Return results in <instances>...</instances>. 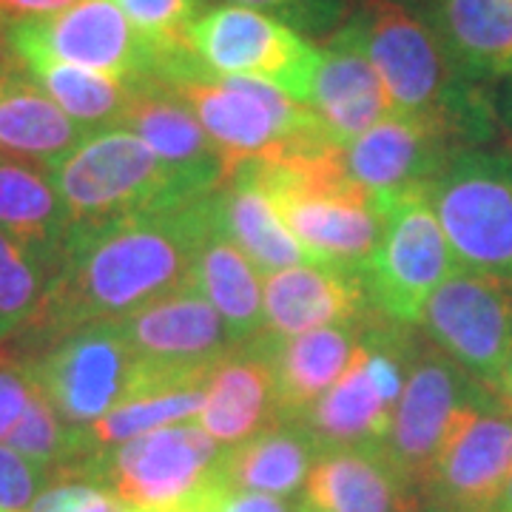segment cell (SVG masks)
<instances>
[{
	"instance_id": "33",
	"label": "cell",
	"mask_w": 512,
	"mask_h": 512,
	"mask_svg": "<svg viewBox=\"0 0 512 512\" xmlns=\"http://www.w3.org/2000/svg\"><path fill=\"white\" fill-rule=\"evenodd\" d=\"M148 40L163 49L188 46V29L197 23L205 3L202 0H111Z\"/></svg>"
},
{
	"instance_id": "17",
	"label": "cell",
	"mask_w": 512,
	"mask_h": 512,
	"mask_svg": "<svg viewBox=\"0 0 512 512\" xmlns=\"http://www.w3.org/2000/svg\"><path fill=\"white\" fill-rule=\"evenodd\" d=\"M265 333L288 342L308 330L365 322L373 316L365 271L313 262L268 276L262 291Z\"/></svg>"
},
{
	"instance_id": "5",
	"label": "cell",
	"mask_w": 512,
	"mask_h": 512,
	"mask_svg": "<svg viewBox=\"0 0 512 512\" xmlns=\"http://www.w3.org/2000/svg\"><path fill=\"white\" fill-rule=\"evenodd\" d=\"M3 40L15 60L55 57L60 63L109 74L128 89L157 80L165 63L188 49L157 46L111 0H77L55 15L9 20L3 23Z\"/></svg>"
},
{
	"instance_id": "24",
	"label": "cell",
	"mask_w": 512,
	"mask_h": 512,
	"mask_svg": "<svg viewBox=\"0 0 512 512\" xmlns=\"http://www.w3.org/2000/svg\"><path fill=\"white\" fill-rule=\"evenodd\" d=\"M86 134L12 57L0 72V154L49 168Z\"/></svg>"
},
{
	"instance_id": "29",
	"label": "cell",
	"mask_w": 512,
	"mask_h": 512,
	"mask_svg": "<svg viewBox=\"0 0 512 512\" xmlns=\"http://www.w3.org/2000/svg\"><path fill=\"white\" fill-rule=\"evenodd\" d=\"M0 228L60 268L72 217L37 165L0 154Z\"/></svg>"
},
{
	"instance_id": "11",
	"label": "cell",
	"mask_w": 512,
	"mask_h": 512,
	"mask_svg": "<svg viewBox=\"0 0 512 512\" xmlns=\"http://www.w3.org/2000/svg\"><path fill=\"white\" fill-rule=\"evenodd\" d=\"M188 46L211 74L254 77L305 106L322 57L293 26L234 3L205 9L188 29Z\"/></svg>"
},
{
	"instance_id": "30",
	"label": "cell",
	"mask_w": 512,
	"mask_h": 512,
	"mask_svg": "<svg viewBox=\"0 0 512 512\" xmlns=\"http://www.w3.org/2000/svg\"><path fill=\"white\" fill-rule=\"evenodd\" d=\"M18 63L32 74L37 86L86 131L120 123L128 97H131L126 83L114 80L109 74L60 63L55 57L35 55L23 57Z\"/></svg>"
},
{
	"instance_id": "12",
	"label": "cell",
	"mask_w": 512,
	"mask_h": 512,
	"mask_svg": "<svg viewBox=\"0 0 512 512\" xmlns=\"http://www.w3.org/2000/svg\"><path fill=\"white\" fill-rule=\"evenodd\" d=\"M35 384L72 427H92L134 393L140 359L120 322H100L57 339L29 359Z\"/></svg>"
},
{
	"instance_id": "42",
	"label": "cell",
	"mask_w": 512,
	"mask_h": 512,
	"mask_svg": "<svg viewBox=\"0 0 512 512\" xmlns=\"http://www.w3.org/2000/svg\"><path fill=\"white\" fill-rule=\"evenodd\" d=\"M9 63H12V55H9V49H6V40H3V23H0V72H6V69H9Z\"/></svg>"
},
{
	"instance_id": "43",
	"label": "cell",
	"mask_w": 512,
	"mask_h": 512,
	"mask_svg": "<svg viewBox=\"0 0 512 512\" xmlns=\"http://www.w3.org/2000/svg\"><path fill=\"white\" fill-rule=\"evenodd\" d=\"M501 384H504V390H507V396H510V402H512V359H510V365H507V370H504V379H501Z\"/></svg>"
},
{
	"instance_id": "41",
	"label": "cell",
	"mask_w": 512,
	"mask_h": 512,
	"mask_svg": "<svg viewBox=\"0 0 512 512\" xmlns=\"http://www.w3.org/2000/svg\"><path fill=\"white\" fill-rule=\"evenodd\" d=\"M493 512H512V473L510 481H507V487H504V493L498 498V504H495Z\"/></svg>"
},
{
	"instance_id": "28",
	"label": "cell",
	"mask_w": 512,
	"mask_h": 512,
	"mask_svg": "<svg viewBox=\"0 0 512 512\" xmlns=\"http://www.w3.org/2000/svg\"><path fill=\"white\" fill-rule=\"evenodd\" d=\"M393 413L396 407L384 399L359 342L345 376L313 404L305 424L322 450L382 447L393 424Z\"/></svg>"
},
{
	"instance_id": "37",
	"label": "cell",
	"mask_w": 512,
	"mask_h": 512,
	"mask_svg": "<svg viewBox=\"0 0 512 512\" xmlns=\"http://www.w3.org/2000/svg\"><path fill=\"white\" fill-rule=\"evenodd\" d=\"M32 390H35L32 362L15 356L12 350L0 348V439H6V433L18 424Z\"/></svg>"
},
{
	"instance_id": "25",
	"label": "cell",
	"mask_w": 512,
	"mask_h": 512,
	"mask_svg": "<svg viewBox=\"0 0 512 512\" xmlns=\"http://www.w3.org/2000/svg\"><path fill=\"white\" fill-rule=\"evenodd\" d=\"M322 456L305 421H276L237 447H225L214 484L268 495H302L316 458Z\"/></svg>"
},
{
	"instance_id": "10",
	"label": "cell",
	"mask_w": 512,
	"mask_h": 512,
	"mask_svg": "<svg viewBox=\"0 0 512 512\" xmlns=\"http://www.w3.org/2000/svg\"><path fill=\"white\" fill-rule=\"evenodd\" d=\"M222 450L197 419L168 424L100 450L94 484L143 512L177 510L211 484Z\"/></svg>"
},
{
	"instance_id": "38",
	"label": "cell",
	"mask_w": 512,
	"mask_h": 512,
	"mask_svg": "<svg viewBox=\"0 0 512 512\" xmlns=\"http://www.w3.org/2000/svg\"><path fill=\"white\" fill-rule=\"evenodd\" d=\"M97 490H103V487L80 481V478H57L37 495L29 512H80Z\"/></svg>"
},
{
	"instance_id": "3",
	"label": "cell",
	"mask_w": 512,
	"mask_h": 512,
	"mask_svg": "<svg viewBox=\"0 0 512 512\" xmlns=\"http://www.w3.org/2000/svg\"><path fill=\"white\" fill-rule=\"evenodd\" d=\"M285 228L316 262L365 271L384 231V200L348 174L345 148L313 160H254Z\"/></svg>"
},
{
	"instance_id": "23",
	"label": "cell",
	"mask_w": 512,
	"mask_h": 512,
	"mask_svg": "<svg viewBox=\"0 0 512 512\" xmlns=\"http://www.w3.org/2000/svg\"><path fill=\"white\" fill-rule=\"evenodd\" d=\"M308 106L345 148L393 111L390 94L370 60L333 37L319 57Z\"/></svg>"
},
{
	"instance_id": "21",
	"label": "cell",
	"mask_w": 512,
	"mask_h": 512,
	"mask_svg": "<svg viewBox=\"0 0 512 512\" xmlns=\"http://www.w3.org/2000/svg\"><path fill=\"white\" fill-rule=\"evenodd\" d=\"M467 80L512 74V0H410Z\"/></svg>"
},
{
	"instance_id": "7",
	"label": "cell",
	"mask_w": 512,
	"mask_h": 512,
	"mask_svg": "<svg viewBox=\"0 0 512 512\" xmlns=\"http://www.w3.org/2000/svg\"><path fill=\"white\" fill-rule=\"evenodd\" d=\"M382 200L387 214L379 248L365 268L367 293L379 316L413 328L458 259L430 202V185Z\"/></svg>"
},
{
	"instance_id": "39",
	"label": "cell",
	"mask_w": 512,
	"mask_h": 512,
	"mask_svg": "<svg viewBox=\"0 0 512 512\" xmlns=\"http://www.w3.org/2000/svg\"><path fill=\"white\" fill-rule=\"evenodd\" d=\"M77 0H0V23L23 18H43L74 6Z\"/></svg>"
},
{
	"instance_id": "20",
	"label": "cell",
	"mask_w": 512,
	"mask_h": 512,
	"mask_svg": "<svg viewBox=\"0 0 512 512\" xmlns=\"http://www.w3.org/2000/svg\"><path fill=\"white\" fill-rule=\"evenodd\" d=\"M299 498L305 512H424L416 487L382 447L322 450Z\"/></svg>"
},
{
	"instance_id": "34",
	"label": "cell",
	"mask_w": 512,
	"mask_h": 512,
	"mask_svg": "<svg viewBox=\"0 0 512 512\" xmlns=\"http://www.w3.org/2000/svg\"><path fill=\"white\" fill-rule=\"evenodd\" d=\"M49 484V470L20 456L15 447L0 444V512H29Z\"/></svg>"
},
{
	"instance_id": "32",
	"label": "cell",
	"mask_w": 512,
	"mask_h": 512,
	"mask_svg": "<svg viewBox=\"0 0 512 512\" xmlns=\"http://www.w3.org/2000/svg\"><path fill=\"white\" fill-rule=\"evenodd\" d=\"M208 387L194 390H163V393H143L120 402L103 419H97L89 430V439L97 450H109L143 433L160 430L168 424L197 419L205 407Z\"/></svg>"
},
{
	"instance_id": "45",
	"label": "cell",
	"mask_w": 512,
	"mask_h": 512,
	"mask_svg": "<svg viewBox=\"0 0 512 512\" xmlns=\"http://www.w3.org/2000/svg\"><path fill=\"white\" fill-rule=\"evenodd\" d=\"M510 114H512V92H510Z\"/></svg>"
},
{
	"instance_id": "27",
	"label": "cell",
	"mask_w": 512,
	"mask_h": 512,
	"mask_svg": "<svg viewBox=\"0 0 512 512\" xmlns=\"http://www.w3.org/2000/svg\"><path fill=\"white\" fill-rule=\"evenodd\" d=\"M365 325L367 319L308 330L279 345L274 359L279 421H305L313 404L345 376Z\"/></svg>"
},
{
	"instance_id": "6",
	"label": "cell",
	"mask_w": 512,
	"mask_h": 512,
	"mask_svg": "<svg viewBox=\"0 0 512 512\" xmlns=\"http://www.w3.org/2000/svg\"><path fill=\"white\" fill-rule=\"evenodd\" d=\"M160 83V80H157ZM200 120L225 157V177L248 160H276L302 137L322 131L316 111L254 77L200 74L165 83Z\"/></svg>"
},
{
	"instance_id": "13",
	"label": "cell",
	"mask_w": 512,
	"mask_h": 512,
	"mask_svg": "<svg viewBox=\"0 0 512 512\" xmlns=\"http://www.w3.org/2000/svg\"><path fill=\"white\" fill-rule=\"evenodd\" d=\"M419 325L473 379L498 384L512 359V279L458 265Z\"/></svg>"
},
{
	"instance_id": "36",
	"label": "cell",
	"mask_w": 512,
	"mask_h": 512,
	"mask_svg": "<svg viewBox=\"0 0 512 512\" xmlns=\"http://www.w3.org/2000/svg\"><path fill=\"white\" fill-rule=\"evenodd\" d=\"M191 507L197 512H305L302 498H288V495L254 493V490H237V487H222L211 484L202 490Z\"/></svg>"
},
{
	"instance_id": "18",
	"label": "cell",
	"mask_w": 512,
	"mask_h": 512,
	"mask_svg": "<svg viewBox=\"0 0 512 512\" xmlns=\"http://www.w3.org/2000/svg\"><path fill=\"white\" fill-rule=\"evenodd\" d=\"M461 148L433 123L390 111L345 148L348 174L367 191L393 197L430 185Z\"/></svg>"
},
{
	"instance_id": "14",
	"label": "cell",
	"mask_w": 512,
	"mask_h": 512,
	"mask_svg": "<svg viewBox=\"0 0 512 512\" xmlns=\"http://www.w3.org/2000/svg\"><path fill=\"white\" fill-rule=\"evenodd\" d=\"M478 387L481 384L444 350L427 339H416L402 396L382 450L419 495L439 456L441 439L450 427L453 413Z\"/></svg>"
},
{
	"instance_id": "19",
	"label": "cell",
	"mask_w": 512,
	"mask_h": 512,
	"mask_svg": "<svg viewBox=\"0 0 512 512\" xmlns=\"http://www.w3.org/2000/svg\"><path fill=\"white\" fill-rule=\"evenodd\" d=\"M282 339L259 333L214 367L200 427L220 447H237L279 421L274 359Z\"/></svg>"
},
{
	"instance_id": "26",
	"label": "cell",
	"mask_w": 512,
	"mask_h": 512,
	"mask_svg": "<svg viewBox=\"0 0 512 512\" xmlns=\"http://www.w3.org/2000/svg\"><path fill=\"white\" fill-rule=\"evenodd\" d=\"M217 208L225 231L254 262L259 274L271 276L285 268L316 262L276 214L254 160L239 163L225 177L217 191Z\"/></svg>"
},
{
	"instance_id": "44",
	"label": "cell",
	"mask_w": 512,
	"mask_h": 512,
	"mask_svg": "<svg viewBox=\"0 0 512 512\" xmlns=\"http://www.w3.org/2000/svg\"><path fill=\"white\" fill-rule=\"evenodd\" d=\"M168 512H197L191 504H185V507H177V510H168Z\"/></svg>"
},
{
	"instance_id": "35",
	"label": "cell",
	"mask_w": 512,
	"mask_h": 512,
	"mask_svg": "<svg viewBox=\"0 0 512 512\" xmlns=\"http://www.w3.org/2000/svg\"><path fill=\"white\" fill-rule=\"evenodd\" d=\"M234 6L271 12L296 32L319 35L345 18V0H231Z\"/></svg>"
},
{
	"instance_id": "1",
	"label": "cell",
	"mask_w": 512,
	"mask_h": 512,
	"mask_svg": "<svg viewBox=\"0 0 512 512\" xmlns=\"http://www.w3.org/2000/svg\"><path fill=\"white\" fill-rule=\"evenodd\" d=\"M208 202L211 194L111 220L74 222L40 311L3 348L32 359L74 330L123 322L165 293L194 282L191 268L208 222Z\"/></svg>"
},
{
	"instance_id": "22",
	"label": "cell",
	"mask_w": 512,
	"mask_h": 512,
	"mask_svg": "<svg viewBox=\"0 0 512 512\" xmlns=\"http://www.w3.org/2000/svg\"><path fill=\"white\" fill-rule=\"evenodd\" d=\"M191 279L217 308L234 345H245L265 328L262 282L254 262L225 231L217 208V191L208 202V222L197 242Z\"/></svg>"
},
{
	"instance_id": "9",
	"label": "cell",
	"mask_w": 512,
	"mask_h": 512,
	"mask_svg": "<svg viewBox=\"0 0 512 512\" xmlns=\"http://www.w3.org/2000/svg\"><path fill=\"white\" fill-rule=\"evenodd\" d=\"M512 473V402L481 384L458 407L424 481V512H493Z\"/></svg>"
},
{
	"instance_id": "8",
	"label": "cell",
	"mask_w": 512,
	"mask_h": 512,
	"mask_svg": "<svg viewBox=\"0 0 512 512\" xmlns=\"http://www.w3.org/2000/svg\"><path fill=\"white\" fill-rule=\"evenodd\" d=\"M458 265L512 279V154L461 148L430 183Z\"/></svg>"
},
{
	"instance_id": "31",
	"label": "cell",
	"mask_w": 512,
	"mask_h": 512,
	"mask_svg": "<svg viewBox=\"0 0 512 512\" xmlns=\"http://www.w3.org/2000/svg\"><path fill=\"white\" fill-rule=\"evenodd\" d=\"M57 268L0 228V348L32 325Z\"/></svg>"
},
{
	"instance_id": "15",
	"label": "cell",
	"mask_w": 512,
	"mask_h": 512,
	"mask_svg": "<svg viewBox=\"0 0 512 512\" xmlns=\"http://www.w3.org/2000/svg\"><path fill=\"white\" fill-rule=\"evenodd\" d=\"M120 328L137 359L157 373L214 370L237 348L217 308L194 282L131 313Z\"/></svg>"
},
{
	"instance_id": "2",
	"label": "cell",
	"mask_w": 512,
	"mask_h": 512,
	"mask_svg": "<svg viewBox=\"0 0 512 512\" xmlns=\"http://www.w3.org/2000/svg\"><path fill=\"white\" fill-rule=\"evenodd\" d=\"M330 37L370 60L396 114L433 123L458 148L490 140V100L458 72L436 32L407 3L365 0Z\"/></svg>"
},
{
	"instance_id": "4",
	"label": "cell",
	"mask_w": 512,
	"mask_h": 512,
	"mask_svg": "<svg viewBox=\"0 0 512 512\" xmlns=\"http://www.w3.org/2000/svg\"><path fill=\"white\" fill-rule=\"evenodd\" d=\"M46 174L72 225L188 202L157 154L123 126L89 131L69 154L49 165Z\"/></svg>"
},
{
	"instance_id": "16",
	"label": "cell",
	"mask_w": 512,
	"mask_h": 512,
	"mask_svg": "<svg viewBox=\"0 0 512 512\" xmlns=\"http://www.w3.org/2000/svg\"><path fill=\"white\" fill-rule=\"evenodd\" d=\"M128 92L131 97L117 126L134 131L157 154L183 200H202L220 191L225 183V157L194 111L157 80L131 86Z\"/></svg>"
},
{
	"instance_id": "40",
	"label": "cell",
	"mask_w": 512,
	"mask_h": 512,
	"mask_svg": "<svg viewBox=\"0 0 512 512\" xmlns=\"http://www.w3.org/2000/svg\"><path fill=\"white\" fill-rule=\"evenodd\" d=\"M80 512H143V510H137V507L126 504L123 498H117L111 490H97V493L89 498V504H86Z\"/></svg>"
}]
</instances>
